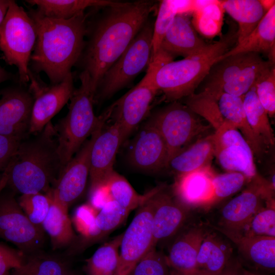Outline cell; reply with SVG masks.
Wrapping results in <instances>:
<instances>
[{
	"label": "cell",
	"mask_w": 275,
	"mask_h": 275,
	"mask_svg": "<svg viewBox=\"0 0 275 275\" xmlns=\"http://www.w3.org/2000/svg\"><path fill=\"white\" fill-rule=\"evenodd\" d=\"M153 7L154 3L148 1L116 2L94 24L80 58L96 91L105 72L147 22Z\"/></svg>",
	"instance_id": "obj_1"
},
{
	"label": "cell",
	"mask_w": 275,
	"mask_h": 275,
	"mask_svg": "<svg viewBox=\"0 0 275 275\" xmlns=\"http://www.w3.org/2000/svg\"><path fill=\"white\" fill-rule=\"evenodd\" d=\"M37 39L31 56L34 68L44 72L51 84L62 81L80 59L87 34L84 12L67 19L48 17L37 9L29 11Z\"/></svg>",
	"instance_id": "obj_2"
},
{
	"label": "cell",
	"mask_w": 275,
	"mask_h": 275,
	"mask_svg": "<svg viewBox=\"0 0 275 275\" xmlns=\"http://www.w3.org/2000/svg\"><path fill=\"white\" fill-rule=\"evenodd\" d=\"M63 169L54 126L21 140L1 179L14 193L49 192Z\"/></svg>",
	"instance_id": "obj_3"
},
{
	"label": "cell",
	"mask_w": 275,
	"mask_h": 275,
	"mask_svg": "<svg viewBox=\"0 0 275 275\" xmlns=\"http://www.w3.org/2000/svg\"><path fill=\"white\" fill-rule=\"evenodd\" d=\"M230 22L227 33L214 43L198 53L161 67L152 81L157 90L162 91L172 101L194 93L212 66L236 45L237 29L234 23Z\"/></svg>",
	"instance_id": "obj_4"
},
{
	"label": "cell",
	"mask_w": 275,
	"mask_h": 275,
	"mask_svg": "<svg viewBox=\"0 0 275 275\" xmlns=\"http://www.w3.org/2000/svg\"><path fill=\"white\" fill-rule=\"evenodd\" d=\"M79 78L80 85L74 90L70 99L68 113L54 126L63 168L100 124L110 117L108 109L99 117L95 115L96 90L89 74L83 70Z\"/></svg>",
	"instance_id": "obj_5"
},
{
	"label": "cell",
	"mask_w": 275,
	"mask_h": 275,
	"mask_svg": "<svg viewBox=\"0 0 275 275\" xmlns=\"http://www.w3.org/2000/svg\"><path fill=\"white\" fill-rule=\"evenodd\" d=\"M37 39L35 22L23 8L10 1L0 25V50L5 61L15 65L22 84L30 81L29 64Z\"/></svg>",
	"instance_id": "obj_6"
},
{
	"label": "cell",
	"mask_w": 275,
	"mask_h": 275,
	"mask_svg": "<svg viewBox=\"0 0 275 275\" xmlns=\"http://www.w3.org/2000/svg\"><path fill=\"white\" fill-rule=\"evenodd\" d=\"M153 26L147 21L122 54L104 74L94 101L109 98L148 66L152 53Z\"/></svg>",
	"instance_id": "obj_7"
},
{
	"label": "cell",
	"mask_w": 275,
	"mask_h": 275,
	"mask_svg": "<svg viewBox=\"0 0 275 275\" xmlns=\"http://www.w3.org/2000/svg\"><path fill=\"white\" fill-rule=\"evenodd\" d=\"M148 122L156 128L165 143L168 162L200 139L198 137L210 127L203 124L187 105L177 101L157 111Z\"/></svg>",
	"instance_id": "obj_8"
},
{
	"label": "cell",
	"mask_w": 275,
	"mask_h": 275,
	"mask_svg": "<svg viewBox=\"0 0 275 275\" xmlns=\"http://www.w3.org/2000/svg\"><path fill=\"white\" fill-rule=\"evenodd\" d=\"M0 185V238L12 243L24 254L40 250L45 241L42 227L32 223L12 191L2 192Z\"/></svg>",
	"instance_id": "obj_9"
},
{
	"label": "cell",
	"mask_w": 275,
	"mask_h": 275,
	"mask_svg": "<svg viewBox=\"0 0 275 275\" xmlns=\"http://www.w3.org/2000/svg\"><path fill=\"white\" fill-rule=\"evenodd\" d=\"M155 193L139 207L131 222L123 233L119 264L115 275H129L136 263L154 248L152 221Z\"/></svg>",
	"instance_id": "obj_10"
},
{
	"label": "cell",
	"mask_w": 275,
	"mask_h": 275,
	"mask_svg": "<svg viewBox=\"0 0 275 275\" xmlns=\"http://www.w3.org/2000/svg\"><path fill=\"white\" fill-rule=\"evenodd\" d=\"M106 121L105 120L100 124L75 155L63 168L51 190L46 193L67 210L85 190L90 173L92 147Z\"/></svg>",
	"instance_id": "obj_11"
},
{
	"label": "cell",
	"mask_w": 275,
	"mask_h": 275,
	"mask_svg": "<svg viewBox=\"0 0 275 275\" xmlns=\"http://www.w3.org/2000/svg\"><path fill=\"white\" fill-rule=\"evenodd\" d=\"M274 189L260 176L249 182L248 186L228 202L221 210L219 232L238 233L266 203L273 198Z\"/></svg>",
	"instance_id": "obj_12"
},
{
	"label": "cell",
	"mask_w": 275,
	"mask_h": 275,
	"mask_svg": "<svg viewBox=\"0 0 275 275\" xmlns=\"http://www.w3.org/2000/svg\"><path fill=\"white\" fill-rule=\"evenodd\" d=\"M29 90L34 102L30 133L41 131L71 98L75 90L72 73L62 81L47 86L40 82L30 70Z\"/></svg>",
	"instance_id": "obj_13"
},
{
	"label": "cell",
	"mask_w": 275,
	"mask_h": 275,
	"mask_svg": "<svg viewBox=\"0 0 275 275\" xmlns=\"http://www.w3.org/2000/svg\"><path fill=\"white\" fill-rule=\"evenodd\" d=\"M33 97L29 89L14 87L0 91V135L20 140L29 134Z\"/></svg>",
	"instance_id": "obj_14"
},
{
	"label": "cell",
	"mask_w": 275,
	"mask_h": 275,
	"mask_svg": "<svg viewBox=\"0 0 275 275\" xmlns=\"http://www.w3.org/2000/svg\"><path fill=\"white\" fill-rule=\"evenodd\" d=\"M158 91L144 78L108 108L120 126L124 139L148 114Z\"/></svg>",
	"instance_id": "obj_15"
},
{
	"label": "cell",
	"mask_w": 275,
	"mask_h": 275,
	"mask_svg": "<svg viewBox=\"0 0 275 275\" xmlns=\"http://www.w3.org/2000/svg\"><path fill=\"white\" fill-rule=\"evenodd\" d=\"M125 141L116 122L105 128L96 138L90 159V190L104 184L114 171L113 167L120 147Z\"/></svg>",
	"instance_id": "obj_16"
},
{
	"label": "cell",
	"mask_w": 275,
	"mask_h": 275,
	"mask_svg": "<svg viewBox=\"0 0 275 275\" xmlns=\"http://www.w3.org/2000/svg\"><path fill=\"white\" fill-rule=\"evenodd\" d=\"M155 209L153 216V247L175 236L186 221L190 209L159 186L153 195Z\"/></svg>",
	"instance_id": "obj_17"
},
{
	"label": "cell",
	"mask_w": 275,
	"mask_h": 275,
	"mask_svg": "<svg viewBox=\"0 0 275 275\" xmlns=\"http://www.w3.org/2000/svg\"><path fill=\"white\" fill-rule=\"evenodd\" d=\"M211 166L178 175L174 183V197L189 209L208 208L214 204L213 177Z\"/></svg>",
	"instance_id": "obj_18"
},
{
	"label": "cell",
	"mask_w": 275,
	"mask_h": 275,
	"mask_svg": "<svg viewBox=\"0 0 275 275\" xmlns=\"http://www.w3.org/2000/svg\"><path fill=\"white\" fill-rule=\"evenodd\" d=\"M130 163L136 169L158 171L166 168L168 151L156 128L148 122L134 139L129 152Z\"/></svg>",
	"instance_id": "obj_19"
},
{
	"label": "cell",
	"mask_w": 275,
	"mask_h": 275,
	"mask_svg": "<svg viewBox=\"0 0 275 275\" xmlns=\"http://www.w3.org/2000/svg\"><path fill=\"white\" fill-rule=\"evenodd\" d=\"M205 233L200 226H193L175 239L166 256L173 273L184 274L196 269L197 258Z\"/></svg>",
	"instance_id": "obj_20"
},
{
	"label": "cell",
	"mask_w": 275,
	"mask_h": 275,
	"mask_svg": "<svg viewBox=\"0 0 275 275\" xmlns=\"http://www.w3.org/2000/svg\"><path fill=\"white\" fill-rule=\"evenodd\" d=\"M207 44L200 37L191 22L184 15H177L166 33L161 47L173 55L186 58L198 53Z\"/></svg>",
	"instance_id": "obj_21"
},
{
	"label": "cell",
	"mask_w": 275,
	"mask_h": 275,
	"mask_svg": "<svg viewBox=\"0 0 275 275\" xmlns=\"http://www.w3.org/2000/svg\"><path fill=\"white\" fill-rule=\"evenodd\" d=\"M222 234L236 245L243 259L257 269L269 272L274 271L275 237Z\"/></svg>",
	"instance_id": "obj_22"
},
{
	"label": "cell",
	"mask_w": 275,
	"mask_h": 275,
	"mask_svg": "<svg viewBox=\"0 0 275 275\" xmlns=\"http://www.w3.org/2000/svg\"><path fill=\"white\" fill-rule=\"evenodd\" d=\"M275 5L265 14L255 29L240 43L236 44L221 58L241 52L267 53L274 64ZM220 59V60H221Z\"/></svg>",
	"instance_id": "obj_23"
},
{
	"label": "cell",
	"mask_w": 275,
	"mask_h": 275,
	"mask_svg": "<svg viewBox=\"0 0 275 275\" xmlns=\"http://www.w3.org/2000/svg\"><path fill=\"white\" fill-rule=\"evenodd\" d=\"M231 243L214 232H205L197 258L196 269L206 275H217L232 258Z\"/></svg>",
	"instance_id": "obj_24"
},
{
	"label": "cell",
	"mask_w": 275,
	"mask_h": 275,
	"mask_svg": "<svg viewBox=\"0 0 275 275\" xmlns=\"http://www.w3.org/2000/svg\"><path fill=\"white\" fill-rule=\"evenodd\" d=\"M217 101L219 112L224 119L234 125L242 134L251 148L254 155L260 156L266 146L251 129L245 113L243 97H238L220 92L211 94Z\"/></svg>",
	"instance_id": "obj_25"
},
{
	"label": "cell",
	"mask_w": 275,
	"mask_h": 275,
	"mask_svg": "<svg viewBox=\"0 0 275 275\" xmlns=\"http://www.w3.org/2000/svg\"><path fill=\"white\" fill-rule=\"evenodd\" d=\"M214 157L212 134L201 138L171 157L167 167L177 176L210 166Z\"/></svg>",
	"instance_id": "obj_26"
},
{
	"label": "cell",
	"mask_w": 275,
	"mask_h": 275,
	"mask_svg": "<svg viewBox=\"0 0 275 275\" xmlns=\"http://www.w3.org/2000/svg\"><path fill=\"white\" fill-rule=\"evenodd\" d=\"M259 54L256 52H241L217 61L199 85L202 88L200 92L209 94L219 93L224 85L232 80Z\"/></svg>",
	"instance_id": "obj_27"
},
{
	"label": "cell",
	"mask_w": 275,
	"mask_h": 275,
	"mask_svg": "<svg viewBox=\"0 0 275 275\" xmlns=\"http://www.w3.org/2000/svg\"><path fill=\"white\" fill-rule=\"evenodd\" d=\"M214 157L224 169L240 173L249 182L260 176L254 163L253 151L244 138L214 147Z\"/></svg>",
	"instance_id": "obj_28"
},
{
	"label": "cell",
	"mask_w": 275,
	"mask_h": 275,
	"mask_svg": "<svg viewBox=\"0 0 275 275\" xmlns=\"http://www.w3.org/2000/svg\"><path fill=\"white\" fill-rule=\"evenodd\" d=\"M9 275H74L68 260L63 256L41 250L24 254L20 266Z\"/></svg>",
	"instance_id": "obj_29"
},
{
	"label": "cell",
	"mask_w": 275,
	"mask_h": 275,
	"mask_svg": "<svg viewBox=\"0 0 275 275\" xmlns=\"http://www.w3.org/2000/svg\"><path fill=\"white\" fill-rule=\"evenodd\" d=\"M222 5L238 23L236 44L249 35L266 13L258 0L222 1Z\"/></svg>",
	"instance_id": "obj_30"
},
{
	"label": "cell",
	"mask_w": 275,
	"mask_h": 275,
	"mask_svg": "<svg viewBox=\"0 0 275 275\" xmlns=\"http://www.w3.org/2000/svg\"><path fill=\"white\" fill-rule=\"evenodd\" d=\"M48 195L50 198V206L42 226L50 237L52 250H57L71 245L76 236L68 216V210L62 207Z\"/></svg>",
	"instance_id": "obj_31"
},
{
	"label": "cell",
	"mask_w": 275,
	"mask_h": 275,
	"mask_svg": "<svg viewBox=\"0 0 275 275\" xmlns=\"http://www.w3.org/2000/svg\"><path fill=\"white\" fill-rule=\"evenodd\" d=\"M27 3L36 6L37 10L45 16L67 19L90 7H107L116 2L106 0H27Z\"/></svg>",
	"instance_id": "obj_32"
},
{
	"label": "cell",
	"mask_w": 275,
	"mask_h": 275,
	"mask_svg": "<svg viewBox=\"0 0 275 275\" xmlns=\"http://www.w3.org/2000/svg\"><path fill=\"white\" fill-rule=\"evenodd\" d=\"M248 123L256 136L266 146L274 145L275 138L268 115L259 102L255 85L243 96Z\"/></svg>",
	"instance_id": "obj_33"
},
{
	"label": "cell",
	"mask_w": 275,
	"mask_h": 275,
	"mask_svg": "<svg viewBox=\"0 0 275 275\" xmlns=\"http://www.w3.org/2000/svg\"><path fill=\"white\" fill-rule=\"evenodd\" d=\"M123 233L100 246L86 260L87 275H115L119 260V249Z\"/></svg>",
	"instance_id": "obj_34"
},
{
	"label": "cell",
	"mask_w": 275,
	"mask_h": 275,
	"mask_svg": "<svg viewBox=\"0 0 275 275\" xmlns=\"http://www.w3.org/2000/svg\"><path fill=\"white\" fill-rule=\"evenodd\" d=\"M106 184L112 199L129 212L143 205L157 188L155 187L145 195H140L125 177L115 171L111 174Z\"/></svg>",
	"instance_id": "obj_35"
},
{
	"label": "cell",
	"mask_w": 275,
	"mask_h": 275,
	"mask_svg": "<svg viewBox=\"0 0 275 275\" xmlns=\"http://www.w3.org/2000/svg\"><path fill=\"white\" fill-rule=\"evenodd\" d=\"M274 66L269 61L264 60L259 54L244 67L231 81L224 85L220 92L238 97H243L255 85L267 70Z\"/></svg>",
	"instance_id": "obj_36"
},
{
	"label": "cell",
	"mask_w": 275,
	"mask_h": 275,
	"mask_svg": "<svg viewBox=\"0 0 275 275\" xmlns=\"http://www.w3.org/2000/svg\"><path fill=\"white\" fill-rule=\"evenodd\" d=\"M224 12L222 1L214 0L210 4L193 12L191 23L202 35L213 38L221 31Z\"/></svg>",
	"instance_id": "obj_37"
},
{
	"label": "cell",
	"mask_w": 275,
	"mask_h": 275,
	"mask_svg": "<svg viewBox=\"0 0 275 275\" xmlns=\"http://www.w3.org/2000/svg\"><path fill=\"white\" fill-rule=\"evenodd\" d=\"M233 234L248 237L257 236L275 237L274 199L266 201L265 205L252 216L242 229L238 233Z\"/></svg>",
	"instance_id": "obj_38"
},
{
	"label": "cell",
	"mask_w": 275,
	"mask_h": 275,
	"mask_svg": "<svg viewBox=\"0 0 275 275\" xmlns=\"http://www.w3.org/2000/svg\"><path fill=\"white\" fill-rule=\"evenodd\" d=\"M187 105L194 113L204 118L215 130L225 122L215 98L208 93L199 92L187 96Z\"/></svg>",
	"instance_id": "obj_39"
},
{
	"label": "cell",
	"mask_w": 275,
	"mask_h": 275,
	"mask_svg": "<svg viewBox=\"0 0 275 275\" xmlns=\"http://www.w3.org/2000/svg\"><path fill=\"white\" fill-rule=\"evenodd\" d=\"M17 201L22 210L34 225L42 226L50 206L48 194L41 193L21 195Z\"/></svg>",
	"instance_id": "obj_40"
},
{
	"label": "cell",
	"mask_w": 275,
	"mask_h": 275,
	"mask_svg": "<svg viewBox=\"0 0 275 275\" xmlns=\"http://www.w3.org/2000/svg\"><path fill=\"white\" fill-rule=\"evenodd\" d=\"M98 212L89 203L81 205L75 210L71 222L84 240H95L102 238L96 224Z\"/></svg>",
	"instance_id": "obj_41"
},
{
	"label": "cell",
	"mask_w": 275,
	"mask_h": 275,
	"mask_svg": "<svg viewBox=\"0 0 275 275\" xmlns=\"http://www.w3.org/2000/svg\"><path fill=\"white\" fill-rule=\"evenodd\" d=\"M129 275H173L166 256L152 248L135 265Z\"/></svg>",
	"instance_id": "obj_42"
},
{
	"label": "cell",
	"mask_w": 275,
	"mask_h": 275,
	"mask_svg": "<svg viewBox=\"0 0 275 275\" xmlns=\"http://www.w3.org/2000/svg\"><path fill=\"white\" fill-rule=\"evenodd\" d=\"M129 213L115 200L107 202L98 211L96 218V224L102 237L119 227Z\"/></svg>",
	"instance_id": "obj_43"
},
{
	"label": "cell",
	"mask_w": 275,
	"mask_h": 275,
	"mask_svg": "<svg viewBox=\"0 0 275 275\" xmlns=\"http://www.w3.org/2000/svg\"><path fill=\"white\" fill-rule=\"evenodd\" d=\"M246 182H249L248 179L240 173L215 174L212 179L214 203L236 193Z\"/></svg>",
	"instance_id": "obj_44"
},
{
	"label": "cell",
	"mask_w": 275,
	"mask_h": 275,
	"mask_svg": "<svg viewBox=\"0 0 275 275\" xmlns=\"http://www.w3.org/2000/svg\"><path fill=\"white\" fill-rule=\"evenodd\" d=\"M176 15L169 0L160 1L156 19L153 26L151 57L160 49L163 39Z\"/></svg>",
	"instance_id": "obj_45"
},
{
	"label": "cell",
	"mask_w": 275,
	"mask_h": 275,
	"mask_svg": "<svg viewBox=\"0 0 275 275\" xmlns=\"http://www.w3.org/2000/svg\"><path fill=\"white\" fill-rule=\"evenodd\" d=\"M258 100L268 116L275 114V67H271L259 78L255 85Z\"/></svg>",
	"instance_id": "obj_46"
},
{
	"label": "cell",
	"mask_w": 275,
	"mask_h": 275,
	"mask_svg": "<svg viewBox=\"0 0 275 275\" xmlns=\"http://www.w3.org/2000/svg\"><path fill=\"white\" fill-rule=\"evenodd\" d=\"M24 254L0 242V275H9L21 265Z\"/></svg>",
	"instance_id": "obj_47"
},
{
	"label": "cell",
	"mask_w": 275,
	"mask_h": 275,
	"mask_svg": "<svg viewBox=\"0 0 275 275\" xmlns=\"http://www.w3.org/2000/svg\"><path fill=\"white\" fill-rule=\"evenodd\" d=\"M21 141L0 135V179L10 166Z\"/></svg>",
	"instance_id": "obj_48"
},
{
	"label": "cell",
	"mask_w": 275,
	"mask_h": 275,
	"mask_svg": "<svg viewBox=\"0 0 275 275\" xmlns=\"http://www.w3.org/2000/svg\"><path fill=\"white\" fill-rule=\"evenodd\" d=\"M112 200L113 199L106 184L100 185L90 190L89 204L98 211Z\"/></svg>",
	"instance_id": "obj_49"
},
{
	"label": "cell",
	"mask_w": 275,
	"mask_h": 275,
	"mask_svg": "<svg viewBox=\"0 0 275 275\" xmlns=\"http://www.w3.org/2000/svg\"><path fill=\"white\" fill-rule=\"evenodd\" d=\"M177 15L193 12L195 11L194 0H169Z\"/></svg>",
	"instance_id": "obj_50"
},
{
	"label": "cell",
	"mask_w": 275,
	"mask_h": 275,
	"mask_svg": "<svg viewBox=\"0 0 275 275\" xmlns=\"http://www.w3.org/2000/svg\"><path fill=\"white\" fill-rule=\"evenodd\" d=\"M243 267L236 259L231 258L223 271L217 275H243Z\"/></svg>",
	"instance_id": "obj_51"
},
{
	"label": "cell",
	"mask_w": 275,
	"mask_h": 275,
	"mask_svg": "<svg viewBox=\"0 0 275 275\" xmlns=\"http://www.w3.org/2000/svg\"><path fill=\"white\" fill-rule=\"evenodd\" d=\"M10 2L9 0H0V25L6 15Z\"/></svg>",
	"instance_id": "obj_52"
},
{
	"label": "cell",
	"mask_w": 275,
	"mask_h": 275,
	"mask_svg": "<svg viewBox=\"0 0 275 275\" xmlns=\"http://www.w3.org/2000/svg\"><path fill=\"white\" fill-rule=\"evenodd\" d=\"M260 2L266 12L275 5V1L272 0H261Z\"/></svg>",
	"instance_id": "obj_53"
},
{
	"label": "cell",
	"mask_w": 275,
	"mask_h": 275,
	"mask_svg": "<svg viewBox=\"0 0 275 275\" xmlns=\"http://www.w3.org/2000/svg\"><path fill=\"white\" fill-rule=\"evenodd\" d=\"M9 77L8 73L2 68L0 64V84L8 79Z\"/></svg>",
	"instance_id": "obj_54"
},
{
	"label": "cell",
	"mask_w": 275,
	"mask_h": 275,
	"mask_svg": "<svg viewBox=\"0 0 275 275\" xmlns=\"http://www.w3.org/2000/svg\"><path fill=\"white\" fill-rule=\"evenodd\" d=\"M243 275H265L263 273L257 272L249 270L243 268Z\"/></svg>",
	"instance_id": "obj_55"
},
{
	"label": "cell",
	"mask_w": 275,
	"mask_h": 275,
	"mask_svg": "<svg viewBox=\"0 0 275 275\" xmlns=\"http://www.w3.org/2000/svg\"><path fill=\"white\" fill-rule=\"evenodd\" d=\"M173 275H206V274L197 270H195L193 271H191L187 273H184V274L173 273Z\"/></svg>",
	"instance_id": "obj_56"
}]
</instances>
